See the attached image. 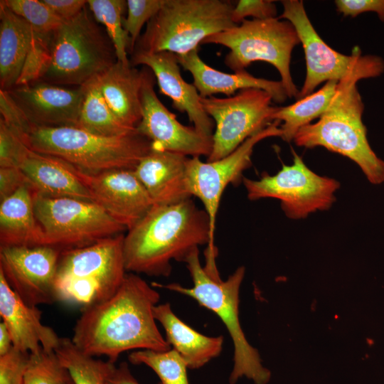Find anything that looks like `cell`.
<instances>
[{"label":"cell","mask_w":384,"mask_h":384,"mask_svg":"<svg viewBox=\"0 0 384 384\" xmlns=\"http://www.w3.org/2000/svg\"><path fill=\"white\" fill-rule=\"evenodd\" d=\"M159 299V293L144 279L126 274L110 298L81 309L71 340L85 354L105 356L112 363L127 351H169L170 344L153 313Z\"/></svg>","instance_id":"6da1fadb"},{"label":"cell","mask_w":384,"mask_h":384,"mask_svg":"<svg viewBox=\"0 0 384 384\" xmlns=\"http://www.w3.org/2000/svg\"><path fill=\"white\" fill-rule=\"evenodd\" d=\"M208 245L206 260L215 261L209 218L191 198L169 205L154 204L124 238L127 271L168 277L171 261L185 262L199 246Z\"/></svg>","instance_id":"7a4b0ae2"},{"label":"cell","mask_w":384,"mask_h":384,"mask_svg":"<svg viewBox=\"0 0 384 384\" xmlns=\"http://www.w3.org/2000/svg\"><path fill=\"white\" fill-rule=\"evenodd\" d=\"M366 77L361 73L338 82L335 94L316 123L302 127L294 142L298 146H323L354 161L373 184L384 182V161L371 149L362 121L364 105L356 84Z\"/></svg>","instance_id":"3957f363"},{"label":"cell","mask_w":384,"mask_h":384,"mask_svg":"<svg viewBox=\"0 0 384 384\" xmlns=\"http://www.w3.org/2000/svg\"><path fill=\"white\" fill-rule=\"evenodd\" d=\"M27 143L31 150L60 159L87 174L134 170L151 148V142L137 131L109 137L75 127L33 126Z\"/></svg>","instance_id":"277c9868"},{"label":"cell","mask_w":384,"mask_h":384,"mask_svg":"<svg viewBox=\"0 0 384 384\" xmlns=\"http://www.w3.org/2000/svg\"><path fill=\"white\" fill-rule=\"evenodd\" d=\"M185 262L193 283L192 287H184L176 283L152 282L151 285L190 297L219 316L234 346V366L229 378L230 384H235L243 376L252 379L255 384H267L270 372L262 366L257 351L247 342L239 321V292L245 267H239L223 281L219 274H212L202 267L198 248L189 255Z\"/></svg>","instance_id":"5b68a950"},{"label":"cell","mask_w":384,"mask_h":384,"mask_svg":"<svg viewBox=\"0 0 384 384\" xmlns=\"http://www.w3.org/2000/svg\"><path fill=\"white\" fill-rule=\"evenodd\" d=\"M123 234L61 252L55 278L56 302L82 308L104 302L126 275Z\"/></svg>","instance_id":"8992f818"},{"label":"cell","mask_w":384,"mask_h":384,"mask_svg":"<svg viewBox=\"0 0 384 384\" xmlns=\"http://www.w3.org/2000/svg\"><path fill=\"white\" fill-rule=\"evenodd\" d=\"M234 6L225 0H164L133 51L186 54L210 36L237 25L231 17Z\"/></svg>","instance_id":"52a82bcc"},{"label":"cell","mask_w":384,"mask_h":384,"mask_svg":"<svg viewBox=\"0 0 384 384\" xmlns=\"http://www.w3.org/2000/svg\"><path fill=\"white\" fill-rule=\"evenodd\" d=\"M88 9L85 6L52 33L50 60L40 81L82 86L117 61L111 41Z\"/></svg>","instance_id":"ba28073f"},{"label":"cell","mask_w":384,"mask_h":384,"mask_svg":"<svg viewBox=\"0 0 384 384\" xmlns=\"http://www.w3.org/2000/svg\"><path fill=\"white\" fill-rule=\"evenodd\" d=\"M300 43L293 25L279 18L247 20L206 38L202 43L229 48L225 64L233 71L245 70L252 62L264 61L279 73L287 97H297L298 89L290 72L293 48Z\"/></svg>","instance_id":"9c48e42d"},{"label":"cell","mask_w":384,"mask_h":384,"mask_svg":"<svg viewBox=\"0 0 384 384\" xmlns=\"http://www.w3.org/2000/svg\"><path fill=\"white\" fill-rule=\"evenodd\" d=\"M33 205L44 234L43 245L61 251L86 247L127 230L92 201L33 192Z\"/></svg>","instance_id":"30bf717a"},{"label":"cell","mask_w":384,"mask_h":384,"mask_svg":"<svg viewBox=\"0 0 384 384\" xmlns=\"http://www.w3.org/2000/svg\"><path fill=\"white\" fill-rule=\"evenodd\" d=\"M283 12L278 17L289 21L295 28L304 51L306 74L297 98L313 92L321 82H339L356 73L367 78H376L384 72V60L378 55L361 54L358 47L349 55L329 46L311 24L302 1H282Z\"/></svg>","instance_id":"8fae6325"},{"label":"cell","mask_w":384,"mask_h":384,"mask_svg":"<svg viewBox=\"0 0 384 384\" xmlns=\"http://www.w3.org/2000/svg\"><path fill=\"white\" fill-rule=\"evenodd\" d=\"M292 153V164H282L274 175L265 173L257 180L243 177L247 198L252 201L277 198L280 201L285 215L294 220L305 218L317 210L329 209L336 201L335 193L340 183L314 173L300 156L294 151Z\"/></svg>","instance_id":"7c38bea8"},{"label":"cell","mask_w":384,"mask_h":384,"mask_svg":"<svg viewBox=\"0 0 384 384\" xmlns=\"http://www.w3.org/2000/svg\"><path fill=\"white\" fill-rule=\"evenodd\" d=\"M266 91L249 88L227 97H201L206 112L215 122L213 147L207 161L220 159L272 121L277 107Z\"/></svg>","instance_id":"4fadbf2b"},{"label":"cell","mask_w":384,"mask_h":384,"mask_svg":"<svg viewBox=\"0 0 384 384\" xmlns=\"http://www.w3.org/2000/svg\"><path fill=\"white\" fill-rule=\"evenodd\" d=\"M279 121H274L247 139L234 151L213 161L203 162L200 157L188 158L186 183L191 196L200 199L210 221L211 241L215 244V223L222 195L230 183L242 180L243 171L251 164L255 145L265 139L281 137Z\"/></svg>","instance_id":"5bb4252c"},{"label":"cell","mask_w":384,"mask_h":384,"mask_svg":"<svg viewBox=\"0 0 384 384\" xmlns=\"http://www.w3.org/2000/svg\"><path fill=\"white\" fill-rule=\"evenodd\" d=\"M61 250L48 245L0 247V270L30 306L56 302L55 278Z\"/></svg>","instance_id":"9a60e30c"},{"label":"cell","mask_w":384,"mask_h":384,"mask_svg":"<svg viewBox=\"0 0 384 384\" xmlns=\"http://www.w3.org/2000/svg\"><path fill=\"white\" fill-rule=\"evenodd\" d=\"M140 99L142 117L136 129L147 138L152 147L192 157L211 153L212 137L201 134L194 127L180 123L158 98L155 90V76L147 67L142 70Z\"/></svg>","instance_id":"2e32d148"},{"label":"cell","mask_w":384,"mask_h":384,"mask_svg":"<svg viewBox=\"0 0 384 384\" xmlns=\"http://www.w3.org/2000/svg\"><path fill=\"white\" fill-rule=\"evenodd\" d=\"M76 170L90 190L93 202L127 230L154 205L134 170L119 169L98 174Z\"/></svg>","instance_id":"e0dca14e"},{"label":"cell","mask_w":384,"mask_h":384,"mask_svg":"<svg viewBox=\"0 0 384 384\" xmlns=\"http://www.w3.org/2000/svg\"><path fill=\"white\" fill-rule=\"evenodd\" d=\"M8 91L33 126L78 127L84 85L69 88L37 81Z\"/></svg>","instance_id":"ac0fdd59"},{"label":"cell","mask_w":384,"mask_h":384,"mask_svg":"<svg viewBox=\"0 0 384 384\" xmlns=\"http://www.w3.org/2000/svg\"><path fill=\"white\" fill-rule=\"evenodd\" d=\"M129 60L133 67L142 65L149 68L156 79L160 92L171 98L173 107L186 113L201 134L213 137L215 122L203 109L201 97L194 85L183 80L176 54L168 51L134 50Z\"/></svg>","instance_id":"d6986e66"},{"label":"cell","mask_w":384,"mask_h":384,"mask_svg":"<svg viewBox=\"0 0 384 384\" xmlns=\"http://www.w3.org/2000/svg\"><path fill=\"white\" fill-rule=\"evenodd\" d=\"M0 315L11 336L13 346L25 352L53 351L60 338L41 322L42 311L30 306L13 291L0 270Z\"/></svg>","instance_id":"ffe728a7"},{"label":"cell","mask_w":384,"mask_h":384,"mask_svg":"<svg viewBox=\"0 0 384 384\" xmlns=\"http://www.w3.org/2000/svg\"><path fill=\"white\" fill-rule=\"evenodd\" d=\"M186 155L152 147L134 173L154 204L169 205L190 198L186 183Z\"/></svg>","instance_id":"44dd1931"},{"label":"cell","mask_w":384,"mask_h":384,"mask_svg":"<svg viewBox=\"0 0 384 384\" xmlns=\"http://www.w3.org/2000/svg\"><path fill=\"white\" fill-rule=\"evenodd\" d=\"M177 58L179 65L192 75L193 84L201 97L206 98L219 93L230 97L240 90L249 88L267 92L273 101L278 103L284 102L287 97L281 81L256 78L245 70L234 73L216 70L201 60L198 48L186 54L177 55Z\"/></svg>","instance_id":"7402d4cb"},{"label":"cell","mask_w":384,"mask_h":384,"mask_svg":"<svg viewBox=\"0 0 384 384\" xmlns=\"http://www.w3.org/2000/svg\"><path fill=\"white\" fill-rule=\"evenodd\" d=\"M19 168L36 193L93 202L90 190L78 175L76 169L60 159L31 149Z\"/></svg>","instance_id":"603a6c76"},{"label":"cell","mask_w":384,"mask_h":384,"mask_svg":"<svg viewBox=\"0 0 384 384\" xmlns=\"http://www.w3.org/2000/svg\"><path fill=\"white\" fill-rule=\"evenodd\" d=\"M96 78L99 89L114 115L126 126L136 129L142 117V70L117 60Z\"/></svg>","instance_id":"cb8c5ba5"},{"label":"cell","mask_w":384,"mask_h":384,"mask_svg":"<svg viewBox=\"0 0 384 384\" xmlns=\"http://www.w3.org/2000/svg\"><path fill=\"white\" fill-rule=\"evenodd\" d=\"M153 313L165 330L166 340L181 356L188 368H201L220 355L223 336H207L196 331L173 312L168 302L156 305Z\"/></svg>","instance_id":"d4e9b609"},{"label":"cell","mask_w":384,"mask_h":384,"mask_svg":"<svg viewBox=\"0 0 384 384\" xmlns=\"http://www.w3.org/2000/svg\"><path fill=\"white\" fill-rule=\"evenodd\" d=\"M43 244V231L34 211L33 191L24 186L1 201L0 247Z\"/></svg>","instance_id":"484cf974"},{"label":"cell","mask_w":384,"mask_h":384,"mask_svg":"<svg viewBox=\"0 0 384 384\" xmlns=\"http://www.w3.org/2000/svg\"><path fill=\"white\" fill-rule=\"evenodd\" d=\"M33 36L32 26L0 1V84L16 86Z\"/></svg>","instance_id":"4316f807"},{"label":"cell","mask_w":384,"mask_h":384,"mask_svg":"<svg viewBox=\"0 0 384 384\" xmlns=\"http://www.w3.org/2000/svg\"><path fill=\"white\" fill-rule=\"evenodd\" d=\"M337 81H328L318 91L299 99L295 103L277 107L272 115V121L282 122L281 138L291 142L303 127L320 117L327 110L336 90Z\"/></svg>","instance_id":"83f0119b"},{"label":"cell","mask_w":384,"mask_h":384,"mask_svg":"<svg viewBox=\"0 0 384 384\" xmlns=\"http://www.w3.org/2000/svg\"><path fill=\"white\" fill-rule=\"evenodd\" d=\"M85 96L78 128L102 137H120L136 132L124 124L112 112L95 78L85 85Z\"/></svg>","instance_id":"f1b7e54d"},{"label":"cell","mask_w":384,"mask_h":384,"mask_svg":"<svg viewBox=\"0 0 384 384\" xmlns=\"http://www.w3.org/2000/svg\"><path fill=\"white\" fill-rule=\"evenodd\" d=\"M55 351L75 384H106L107 378L115 366L109 361L85 354L69 338H60Z\"/></svg>","instance_id":"f546056e"},{"label":"cell","mask_w":384,"mask_h":384,"mask_svg":"<svg viewBox=\"0 0 384 384\" xmlns=\"http://www.w3.org/2000/svg\"><path fill=\"white\" fill-rule=\"evenodd\" d=\"M87 5L97 23H102L114 49L117 60L129 65L127 49L131 39L123 27L122 14L127 7L124 0H88Z\"/></svg>","instance_id":"4dcf8cb0"},{"label":"cell","mask_w":384,"mask_h":384,"mask_svg":"<svg viewBox=\"0 0 384 384\" xmlns=\"http://www.w3.org/2000/svg\"><path fill=\"white\" fill-rule=\"evenodd\" d=\"M128 359L132 364H144L151 368L161 384H189L187 364L174 348L166 351L139 350L131 353Z\"/></svg>","instance_id":"1f68e13d"},{"label":"cell","mask_w":384,"mask_h":384,"mask_svg":"<svg viewBox=\"0 0 384 384\" xmlns=\"http://www.w3.org/2000/svg\"><path fill=\"white\" fill-rule=\"evenodd\" d=\"M68 369L57 353L42 350L31 353L23 384H73Z\"/></svg>","instance_id":"d6a6232c"},{"label":"cell","mask_w":384,"mask_h":384,"mask_svg":"<svg viewBox=\"0 0 384 384\" xmlns=\"http://www.w3.org/2000/svg\"><path fill=\"white\" fill-rule=\"evenodd\" d=\"M14 14L27 21L35 31L50 33L63 22L42 0H3Z\"/></svg>","instance_id":"836d02e7"},{"label":"cell","mask_w":384,"mask_h":384,"mask_svg":"<svg viewBox=\"0 0 384 384\" xmlns=\"http://www.w3.org/2000/svg\"><path fill=\"white\" fill-rule=\"evenodd\" d=\"M51 34L33 30L31 47L16 86L33 83L42 79L50 60Z\"/></svg>","instance_id":"e575fe53"},{"label":"cell","mask_w":384,"mask_h":384,"mask_svg":"<svg viewBox=\"0 0 384 384\" xmlns=\"http://www.w3.org/2000/svg\"><path fill=\"white\" fill-rule=\"evenodd\" d=\"M164 0H128L127 16L123 18V27L130 37L132 53L140 37L141 30L161 9Z\"/></svg>","instance_id":"d590c367"},{"label":"cell","mask_w":384,"mask_h":384,"mask_svg":"<svg viewBox=\"0 0 384 384\" xmlns=\"http://www.w3.org/2000/svg\"><path fill=\"white\" fill-rule=\"evenodd\" d=\"M30 150L16 132L0 120V167L19 168Z\"/></svg>","instance_id":"8d00e7d4"},{"label":"cell","mask_w":384,"mask_h":384,"mask_svg":"<svg viewBox=\"0 0 384 384\" xmlns=\"http://www.w3.org/2000/svg\"><path fill=\"white\" fill-rule=\"evenodd\" d=\"M0 120L16 132L28 144V136L33 126L9 91L3 89H0Z\"/></svg>","instance_id":"74e56055"},{"label":"cell","mask_w":384,"mask_h":384,"mask_svg":"<svg viewBox=\"0 0 384 384\" xmlns=\"http://www.w3.org/2000/svg\"><path fill=\"white\" fill-rule=\"evenodd\" d=\"M30 354L13 346L0 356V384H23Z\"/></svg>","instance_id":"f35d334b"},{"label":"cell","mask_w":384,"mask_h":384,"mask_svg":"<svg viewBox=\"0 0 384 384\" xmlns=\"http://www.w3.org/2000/svg\"><path fill=\"white\" fill-rule=\"evenodd\" d=\"M263 20L277 17V7L270 0H240L232 11V20L239 24L247 17Z\"/></svg>","instance_id":"ab89813d"},{"label":"cell","mask_w":384,"mask_h":384,"mask_svg":"<svg viewBox=\"0 0 384 384\" xmlns=\"http://www.w3.org/2000/svg\"><path fill=\"white\" fill-rule=\"evenodd\" d=\"M335 5L344 16L355 17L365 12H375L384 21V0H336Z\"/></svg>","instance_id":"60d3db41"},{"label":"cell","mask_w":384,"mask_h":384,"mask_svg":"<svg viewBox=\"0 0 384 384\" xmlns=\"http://www.w3.org/2000/svg\"><path fill=\"white\" fill-rule=\"evenodd\" d=\"M24 186H28V183L20 168L0 167L1 201L13 195Z\"/></svg>","instance_id":"b9f144b4"},{"label":"cell","mask_w":384,"mask_h":384,"mask_svg":"<svg viewBox=\"0 0 384 384\" xmlns=\"http://www.w3.org/2000/svg\"><path fill=\"white\" fill-rule=\"evenodd\" d=\"M61 20L67 21L77 16L87 5L84 0H42Z\"/></svg>","instance_id":"7bdbcfd3"},{"label":"cell","mask_w":384,"mask_h":384,"mask_svg":"<svg viewBox=\"0 0 384 384\" xmlns=\"http://www.w3.org/2000/svg\"><path fill=\"white\" fill-rule=\"evenodd\" d=\"M106 384H140L132 375L129 365L122 362L118 366H114L110 371ZM158 384H161V383Z\"/></svg>","instance_id":"ee69618b"},{"label":"cell","mask_w":384,"mask_h":384,"mask_svg":"<svg viewBox=\"0 0 384 384\" xmlns=\"http://www.w3.org/2000/svg\"><path fill=\"white\" fill-rule=\"evenodd\" d=\"M13 347V342L10 333L2 321L0 323V356L8 353Z\"/></svg>","instance_id":"f6af8a7d"},{"label":"cell","mask_w":384,"mask_h":384,"mask_svg":"<svg viewBox=\"0 0 384 384\" xmlns=\"http://www.w3.org/2000/svg\"><path fill=\"white\" fill-rule=\"evenodd\" d=\"M73 384H75L74 383Z\"/></svg>","instance_id":"bcb514c9"}]
</instances>
